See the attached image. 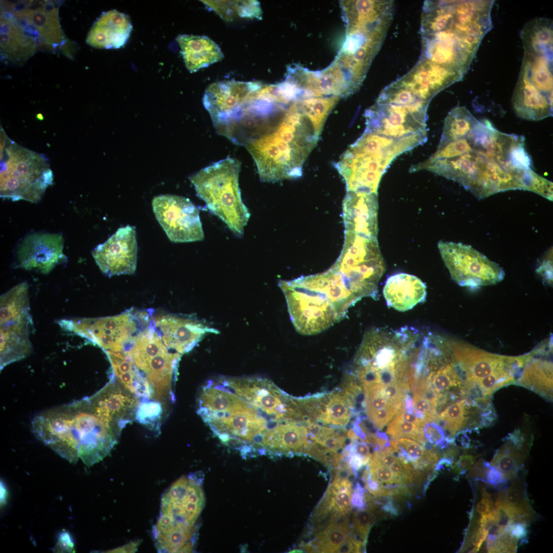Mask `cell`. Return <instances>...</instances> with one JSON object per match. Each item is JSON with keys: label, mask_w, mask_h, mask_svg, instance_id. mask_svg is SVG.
<instances>
[{"label": "cell", "mask_w": 553, "mask_h": 553, "mask_svg": "<svg viewBox=\"0 0 553 553\" xmlns=\"http://www.w3.org/2000/svg\"><path fill=\"white\" fill-rule=\"evenodd\" d=\"M152 207L157 220L172 242L204 239L199 210L188 199L176 195H160L153 199Z\"/></svg>", "instance_id": "15"}, {"label": "cell", "mask_w": 553, "mask_h": 553, "mask_svg": "<svg viewBox=\"0 0 553 553\" xmlns=\"http://www.w3.org/2000/svg\"><path fill=\"white\" fill-rule=\"evenodd\" d=\"M303 552V550L299 549H295L292 550L290 551H289V552Z\"/></svg>", "instance_id": "59"}, {"label": "cell", "mask_w": 553, "mask_h": 553, "mask_svg": "<svg viewBox=\"0 0 553 553\" xmlns=\"http://www.w3.org/2000/svg\"><path fill=\"white\" fill-rule=\"evenodd\" d=\"M454 360L458 364L465 378V387L501 370H508L516 375L524 367V355L508 356L491 353L465 343L446 337Z\"/></svg>", "instance_id": "16"}, {"label": "cell", "mask_w": 553, "mask_h": 553, "mask_svg": "<svg viewBox=\"0 0 553 553\" xmlns=\"http://www.w3.org/2000/svg\"><path fill=\"white\" fill-rule=\"evenodd\" d=\"M398 411L394 408H385L378 410L367 414L369 420L375 427L381 430Z\"/></svg>", "instance_id": "47"}, {"label": "cell", "mask_w": 553, "mask_h": 553, "mask_svg": "<svg viewBox=\"0 0 553 553\" xmlns=\"http://www.w3.org/2000/svg\"><path fill=\"white\" fill-rule=\"evenodd\" d=\"M0 178L2 198L36 203L53 176L46 157L18 145L1 130Z\"/></svg>", "instance_id": "7"}, {"label": "cell", "mask_w": 553, "mask_h": 553, "mask_svg": "<svg viewBox=\"0 0 553 553\" xmlns=\"http://www.w3.org/2000/svg\"><path fill=\"white\" fill-rule=\"evenodd\" d=\"M159 402L144 400L140 403L136 415V419L147 425H152L158 419L162 411Z\"/></svg>", "instance_id": "45"}, {"label": "cell", "mask_w": 553, "mask_h": 553, "mask_svg": "<svg viewBox=\"0 0 553 553\" xmlns=\"http://www.w3.org/2000/svg\"><path fill=\"white\" fill-rule=\"evenodd\" d=\"M512 102L516 114L526 120H540L552 114V100L520 80L515 87Z\"/></svg>", "instance_id": "32"}, {"label": "cell", "mask_w": 553, "mask_h": 553, "mask_svg": "<svg viewBox=\"0 0 553 553\" xmlns=\"http://www.w3.org/2000/svg\"><path fill=\"white\" fill-rule=\"evenodd\" d=\"M516 374L508 370H501L479 379L476 384L485 397L490 396L498 389L515 382Z\"/></svg>", "instance_id": "43"}, {"label": "cell", "mask_w": 553, "mask_h": 553, "mask_svg": "<svg viewBox=\"0 0 553 553\" xmlns=\"http://www.w3.org/2000/svg\"><path fill=\"white\" fill-rule=\"evenodd\" d=\"M490 463L480 459L472 466L467 475L468 478L485 482L486 473Z\"/></svg>", "instance_id": "49"}, {"label": "cell", "mask_w": 553, "mask_h": 553, "mask_svg": "<svg viewBox=\"0 0 553 553\" xmlns=\"http://www.w3.org/2000/svg\"><path fill=\"white\" fill-rule=\"evenodd\" d=\"M313 410L316 421L336 426H346L353 413L342 392L316 397Z\"/></svg>", "instance_id": "35"}, {"label": "cell", "mask_w": 553, "mask_h": 553, "mask_svg": "<svg viewBox=\"0 0 553 553\" xmlns=\"http://www.w3.org/2000/svg\"><path fill=\"white\" fill-rule=\"evenodd\" d=\"M377 194L348 191L343 203L345 229L377 238Z\"/></svg>", "instance_id": "25"}, {"label": "cell", "mask_w": 553, "mask_h": 553, "mask_svg": "<svg viewBox=\"0 0 553 553\" xmlns=\"http://www.w3.org/2000/svg\"><path fill=\"white\" fill-rule=\"evenodd\" d=\"M386 432L393 438L401 437L411 438L422 445L426 441L423 427L405 421L397 415L388 424Z\"/></svg>", "instance_id": "42"}, {"label": "cell", "mask_w": 553, "mask_h": 553, "mask_svg": "<svg viewBox=\"0 0 553 553\" xmlns=\"http://www.w3.org/2000/svg\"><path fill=\"white\" fill-rule=\"evenodd\" d=\"M478 120L465 107L457 106L446 117L440 141L465 137L474 127Z\"/></svg>", "instance_id": "39"}, {"label": "cell", "mask_w": 553, "mask_h": 553, "mask_svg": "<svg viewBox=\"0 0 553 553\" xmlns=\"http://www.w3.org/2000/svg\"><path fill=\"white\" fill-rule=\"evenodd\" d=\"M522 447L506 439L495 453L490 465L499 470L506 480L514 479L523 465L525 455Z\"/></svg>", "instance_id": "37"}, {"label": "cell", "mask_w": 553, "mask_h": 553, "mask_svg": "<svg viewBox=\"0 0 553 553\" xmlns=\"http://www.w3.org/2000/svg\"><path fill=\"white\" fill-rule=\"evenodd\" d=\"M495 508L500 509L510 520L529 522L534 516L522 485L515 482L498 495Z\"/></svg>", "instance_id": "36"}, {"label": "cell", "mask_w": 553, "mask_h": 553, "mask_svg": "<svg viewBox=\"0 0 553 553\" xmlns=\"http://www.w3.org/2000/svg\"><path fill=\"white\" fill-rule=\"evenodd\" d=\"M470 406L462 399L448 407L442 412L438 422L452 437L456 432L465 426L467 420V408Z\"/></svg>", "instance_id": "41"}, {"label": "cell", "mask_w": 553, "mask_h": 553, "mask_svg": "<svg viewBox=\"0 0 553 553\" xmlns=\"http://www.w3.org/2000/svg\"><path fill=\"white\" fill-rule=\"evenodd\" d=\"M481 495L482 498L475 507L476 511L480 515L487 514L494 508L491 495L485 489H482Z\"/></svg>", "instance_id": "51"}, {"label": "cell", "mask_w": 553, "mask_h": 553, "mask_svg": "<svg viewBox=\"0 0 553 553\" xmlns=\"http://www.w3.org/2000/svg\"><path fill=\"white\" fill-rule=\"evenodd\" d=\"M505 479L501 473L489 463L486 473L485 483L493 486H498L505 482Z\"/></svg>", "instance_id": "52"}, {"label": "cell", "mask_w": 553, "mask_h": 553, "mask_svg": "<svg viewBox=\"0 0 553 553\" xmlns=\"http://www.w3.org/2000/svg\"><path fill=\"white\" fill-rule=\"evenodd\" d=\"M146 312L131 310L120 314L100 318L63 320V329L96 344L105 351L123 352L138 332V322Z\"/></svg>", "instance_id": "14"}, {"label": "cell", "mask_w": 553, "mask_h": 553, "mask_svg": "<svg viewBox=\"0 0 553 553\" xmlns=\"http://www.w3.org/2000/svg\"><path fill=\"white\" fill-rule=\"evenodd\" d=\"M533 357L523 367L517 385L525 387L548 399L552 398V364L550 361Z\"/></svg>", "instance_id": "33"}, {"label": "cell", "mask_w": 553, "mask_h": 553, "mask_svg": "<svg viewBox=\"0 0 553 553\" xmlns=\"http://www.w3.org/2000/svg\"><path fill=\"white\" fill-rule=\"evenodd\" d=\"M324 121L303 98L293 101L281 120L244 146L251 155L260 180L276 182L302 175L304 163L317 142Z\"/></svg>", "instance_id": "2"}, {"label": "cell", "mask_w": 553, "mask_h": 553, "mask_svg": "<svg viewBox=\"0 0 553 553\" xmlns=\"http://www.w3.org/2000/svg\"><path fill=\"white\" fill-rule=\"evenodd\" d=\"M332 267L358 301L366 297L378 299V284L385 264L377 238L345 230L343 250Z\"/></svg>", "instance_id": "10"}, {"label": "cell", "mask_w": 553, "mask_h": 553, "mask_svg": "<svg viewBox=\"0 0 553 553\" xmlns=\"http://www.w3.org/2000/svg\"><path fill=\"white\" fill-rule=\"evenodd\" d=\"M55 550L58 552H74V544L68 532L64 531L60 534Z\"/></svg>", "instance_id": "53"}, {"label": "cell", "mask_w": 553, "mask_h": 553, "mask_svg": "<svg viewBox=\"0 0 553 553\" xmlns=\"http://www.w3.org/2000/svg\"><path fill=\"white\" fill-rule=\"evenodd\" d=\"M396 415L405 421L417 426L424 427L427 423L425 420L416 417L414 414L407 412L404 408L403 405L398 410Z\"/></svg>", "instance_id": "54"}, {"label": "cell", "mask_w": 553, "mask_h": 553, "mask_svg": "<svg viewBox=\"0 0 553 553\" xmlns=\"http://www.w3.org/2000/svg\"><path fill=\"white\" fill-rule=\"evenodd\" d=\"M241 163L228 157L207 166L189 179L209 210L234 233L242 235L250 214L239 185Z\"/></svg>", "instance_id": "6"}, {"label": "cell", "mask_w": 553, "mask_h": 553, "mask_svg": "<svg viewBox=\"0 0 553 553\" xmlns=\"http://www.w3.org/2000/svg\"><path fill=\"white\" fill-rule=\"evenodd\" d=\"M287 78L314 97H348L354 93L341 68L333 61L327 68L312 71L299 66L287 70Z\"/></svg>", "instance_id": "23"}, {"label": "cell", "mask_w": 553, "mask_h": 553, "mask_svg": "<svg viewBox=\"0 0 553 553\" xmlns=\"http://www.w3.org/2000/svg\"><path fill=\"white\" fill-rule=\"evenodd\" d=\"M148 381L157 401L174 399L172 383L181 354L171 352L150 321L123 351Z\"/></svg>", "instance_id": "11"}, {"label": "cell", "mask_w": 553, "mask_h": 553, "mask_svg": "<svg viewBox=\"0 0 553 553\" xmlns=\"http://www.w3.org/2000/svg\"><path fill=\"white\" fill-rule=\"evenodd\" d=\"M477 456L463 455L453 463L452 469L459 476L464 475L474 464Z\"/></svg>", "instance_id": "48"}, {"label": "cell", "mask_w": 553, "mask_h": 553, "mask_svg": "<svg viewBox=\"0 0 553 553\" xmlns=\"http://www.w3.org/2000/svg\"><path fill=\"white\" fill-rule=\"evenodd\" d=\"M378 505L375 502L370 503L363 509H357L352 518L351 535L358 545H366L370 529L376 517L381 516Z\"/></svg>", "instance_id": "40"}, {"label": "cell", "mask_w": 553, "mask_h": 553, "mask_svg": "<svg viewBox=\"0 0 553 553\" xmlns=\"http://www.w3.org/2000/svg\"><path fill=\"white\" fill-rule=\"evenodd\" d=\"M10 12L37 39L39 46L61 47L67 40L60 24L58 6L51 1H27L7 5Z\"/></svg>", "instance_id": "17"}, {"label": "cell", "mask_w": 553, "mask_h": 553, "mask_svg": "<svg viewBox=\"0 0 553 553\" xmlns=\"http://www.w3.org/2000/svg\"><path fill=\"white\" fill-rule=\"evenodd\" d=\"M1 369L20 360L32 351L33 329L29 286L20 283L1 296Z\"/></svg>", "instance_id": "12"}, {"label": "cell", "mask_w": 553, "mask_h": 553, "mask_svg": "<svg viewBox=\"0 0 553 553\" xmlns=\"http://www.w3.org/2000/svg\"><path fill=\"white\" fill-rule=\"evenodd\" d=\"M139 544V543L138 541H135L133 542L129 543L121 547H118V548L115 549L113 550L114 552H133L137 550Z\"/></svg>", "instance_id": "56"}, {"label": "cell", "mask_w": 553, "mask_h": 553, "mask_svg": "<svg viewBox=\"0 0 553 553\" xmlns=\"http://www.w3.org/2000/svg\"><path fill=\"white\" fill-rule=\"evenodd\" d=\"M366 491V490L358 482L356 483L351 495V506L356 508L357 509H363L366 507L365 500V493Z\"/></svg>", "instance_id": "50"}, {"label": "cell", "mask_w": 553, "mask_h": 553, "mask_svg": "<svg viewBox=\"0 0 553 553\" xmlns=\"http://www.w3.org/2000/svg\"><path fill=\"white\" fill-rule=\"evenodd\" d=\"M438 247L452 279L460 286L478 288L495 285L504 277L500 266L471 245L440 241Z\"/></svg>", "instance_id": "13"}, {"label": "cell", "mask_w": 553, "mask_h": 553, "mask_svg": "<svg viewBox=\"0 0 553 553\" xmlns=\"http://www.w3.org/2000/svg\"><path fill=\"white\" fill-rule=\"evenodd\" d=\"M155 545L160 552H190L196 528H176L156 523L152 531Z\"/></svg>", "instance_id": "34"}, {"label": "cell", "mask_w": 553, "mask_h": 553, "mask_svg": "<svg viewBox=\"0 0 553 553\" xmlns=\"http://www.w3.org/2000/svg\"><path fill=\"white\" fill-rule=\"evenodd\" d=\"M32 429L61 457L74 463L80 459L88 466L108 456L120 436L96 413L88 397L39 413Z\"/></svg>", "instance_id": "3"}, {"label": "cell", "mask_w": 553, "mask_h": 553, "mask_svg": "<svg viewBox=\"0 0 553 553\" xmlns=\"http://www.w3.org/2000/svg\"><path fill=\"white\" fill-rule=\"evenodd\" d=\"M423 432L425 439L440 449L448 446L449 444L445 439V432L441 426L434 422L428 423L425 424Z\"/></svg>", "instance_id": "46"}, {"label": "cell", "mask_w": 553, "mask_h": 553, "mask_svg": "<svg viewBox=\"0 0 553 553\" xmlns=\"http://www.w3.org/2000/svg\"><path fill=\"white\" fill-rule=\"evenodd\" d=\"M224 3L231 9L220 10L216 12L225 19H230L233 12L235 16L256 18L261 17L260 6L256 1H224Z\"/></svg>", "instance_id": "44"}, {"label": "cell", "mask_w": 553, "mask_h": 553, "mask_svg": "<svg viewBox=\"0 0 553 553\" xmlns=\"http://www.w3.org/2000/svg\"><path fill=\"white\" fill-rule=\"evenodd\" d=\"M354 445L353 452L355 453L361 458L369 460L371 454L370 452L369 446L366 442L358 441L357 440L351 441Z\"/></svg>", "instance_id": "55"}, {"label": "cell", "mask_w": 553, "mask_h": 553, "mask_svg": "<svg viewBox=\"0 0 553 553\" xmlns=\"http://www.w3.org/2000/svg\"><path fill=\"white\" fill-rule=\"evenodd\" d=\"M1 59L6 63L22 66L35 53L36 37L10 12L1 10Z\"/></svg>", "instance_id": "24"}, {"label": "cell", "mask_w": 553, "mask_h": 553, "mask_svg": "<svg viewBox=\"0 0 553 553\" xmlns=\"http://www.w3.org/2000/svg\"><path fill=\"white\" fill-rule=\"evenodd\" d=\"M102 272L108 276L131 274L136 268L137 243L134 226L120 227L92 251Z\"/></svg>", "instance_id": "19"}, {"label": "cell", "mask_w": 553, "mask_h": 553, "mask_svg": "<svg viewBox=\"0 0 553 553\" xmlns=\"http://www.w3.org/2000/svg\"><path fill=\"white\" fill-rule=\"evenodd\" d=\"M518 80L533 86L552 100V51L525 50Z\"/></svg>", "instance_id": "29"}, {"label": "cell", "mask_w": 553, "mask_h": 553, "mask_svg": "<svg viewBox=\"0 0 553 553\" xmlns=\"http://www.w3.org/2000/svg\"><path fill=\"white\" fill-rule=\"evenodd\" d=\"M494 1H426L421 17L424 60L462 79L492 28Z\"/></svg>", "instance_id": "1"}, {"label": "cell", "mask_w": 553, "mask_h": 553, "mask_svg": "<svg viewBox=\"0 0 553 553\" xmlns=\"http://www.w3.org/2000/svg\"><path fill=\"white\" fill-rule=\"evenodd\" d=\"M405 397L403 406L406 411L408 413H413L414 405L411 396L409 394H406Z\"/></svg>", "instance_id": "57"}, {"label": "cell", "mask_w": 553, "mask_h": 553, "mask_svg": "<svg viewBox=\"0 0 553 553\" xmlns=\"http://www.w3.org/2000/svg\"><path fill=\"white\" fill-rule=\"evenodd\" d=\"M393 10L362 5L346 10V37L334 59L350 79L362 84L380 49L393 16Z\"/></svg>", "instance_id": "5"}, {"label": "cell", "mask_w": 553, "mask_h": 553, "mask_svg": "<svg viewBox=\"0 0 553 553\" xmlns=\"http://www.w3.org/2000/svg\"><path fill=\"white\" fill-rule=\"evenodd\" d=\"M400 154L394 140L364 131L335 166L345 181L347 192L377 194L382 176Z\"/></svg>", "instance_id": "8"}, {"label": "cell", "mask_w": 553, "mask_h": 553, "mask_svg": "<svg viewBox=\"0 0 553 553\" xmlns=\"http://www.w3.org/2000/svg\"><path fill=\"white\" fill-rule=\"evenodd\" d=\"M430 101L403 75L384 88L365 111L364 131L393 139L411 150L427 140Z\"/></svg>", "instance_id": "4"}, {"label": "cell", "mask_w": 553, "mask_h": 553, "mask_svg": "<svg viewBox=\"0 0 553 553\" xmlns=\"http://www.w3.org/2000/svg\"><path fill=\"white\" fill-rule=\"evenodd\" d=\"M291 321L303 335L319 333L344 317L328 293L321 273L280 281Z\"/></svg>", "instance_id": "9"}, {"label": "cell", "mask_w": 553, "mask_h": 553, "mask_svg": "<svg viewBox=\"0 0 553 553\" xmlns=\"http://www.w3.org/2000/svg\"><path fill=\"white\" fill-rule=\"evenodd\" d=\"M132 29L127 15L116 10H110L103 12L94 22L86 42L96 48H119L126 42Z\"/></svg>", "instance_id": "27"}, {"label": "cell", "mask_w": 553, "mask_h": 553, "mask_svg": "<svg viewBox=\"0 0 553 553\" xmlns=\"http://www.w3.org/2000/svg\"><path fill=\"white\" fill-rule=\"evenodd\" d=\"M347 516L327 524L317 532L312 543L317 552H335L349 534Z\"/></svg>", "instance_id": "38"}, {"label": "cell", "mask_w": 553, "mask_h": 553, "mask_svg": "<svg viewBox=\"0 0 553 553\" xmlns=\"http://www.w3.org/2000/svg\"><path fill=\"white\" fill-rule=\"evenodd\" d=\"M188 70L199 69L221 60L224 55L218 45L205 36L180 35L176 38Z\"/></svg>", "instance_id": "30"}, {"label": "cell", "mask_w": 553, "mask_h": 553, "mask_svg": "<svg viewBox=\"0 0 553 553\" xmlns=\"http://www.w3.org/2000/svg\"><path fill=\"white\" fill-rule=\"evenodd\" d=\"M7 499V492L4 484L1 482V505L3 506L6 503Z\"/></svg>", "instance_id": "58"}, {"label": "cell", "mask_w": 553, "mask_h": 553, "mask_svg": "<svg viewBox=\"0 0 553 553\" xmlns=\"http://www.w3.org/2000/svg\"><path fill=\"white\" fill-rule=\"evenodd\" d=\"M261 84L258 82L224 80L209 85L204 94L203 103L215 129L227 121Z\"/></svg>", "instance_id": "21"}, {"label": "cell", "mask_w": 553, "mask_h": 553, "mask_svg": "<svg viewBox=\"0 0 553 553\" xmlns=\"http://www.w3.org/2000/svg\"><path fill=\"white\" fill-rule=\"evenodd\" d=\"M383 294L389 307L399 311H405L424 301L427 287L417 276L399 273L387 279Z\"/></svg>", "instance_id": "28"}, {"label": "cell", "mask_w": 553, "mask_h": 553, "mask_svg": "<svg viewBox=\"0 0 553 553\" xmlns=\"http://www.w3.org/2000/svg\"><path fill=\"white\" fill-rule=\"evenodd\" d=\"M111 364L112 375L126 390L142 398L143 400L154 397L153 391L148 381L123 352L105 351Z\"/></svg>", "instance_id": "31"}, {"label": "cell", "mask_w": 553, "mask_h": 553, "mask_svg": "<svg viewBox=\"0 0 553 553\" xmlns=\"http://www.w3.org/2000/svg\"><path fill=\"white\" fill-rule=\"evenodd\" d=\"M201 482L193 474L180 477L163 494L160 507L196 521L205 502Z\"/></svg>", "instance_id": "26"}, {"label": "cell", "mask_w": 553, "mask_h": 553, "mask_svg": "<svg viewBox=\"0 0 553 553\" xmlns=\"http://www.w3.org/2000/svg\"><path fill=\"white\" fill-rule=\"evenodd\" d=\"M64 239L60 233L38 232L25 237L16 249L19 267L47 274L55 266L67 261L63 252Z\"/></svg>", "instance_id": "18"}, {"label": "cell", "mask_w": 553, "mask_h": 553, "mask_svg": "<svg viewBox=\"0 0 553 553\" xmlns=\"http://www.w3.org/2000/svg\"><path fill=\"white\" fill-rule=\"evenodd\" d=\"M151 323L165 345L181 355L191 350L209 332H216L201 322L173 314L154 316Z\"/></svg>", "instance_id": "22"}, {"label": "cell", "mask_w": 553, "mask_h": 553, "mask_svg": "<svg viewBox=\"0 0 553 553\" xmlns=\"http://www.w3.org/2000/svg\"><path fill=\"white\" fill-rule=\"evenodd\" d=\"M36 117H37V118L38 119H39V120H43V119H44V117H43V116H42V115L41 114H40V113H38V114H37V115H36Z\"/></svg>", "instance_id": "60"}, {"label": "cell", "mask_w": 553, "mask_h": 553, "mask_svg": "<svg viewBox=\"0 0 553 553\" xmlns=\"http://www.w3.org/2000/svg\"><path fill=\"white\" fill-rule=\"evenodd\" d=\"M96 414L119 435L126 425L136 418L139 398L111 375L100 390L88 397Z\"/></svg>", "instance_id": "20"}]
</instances>
